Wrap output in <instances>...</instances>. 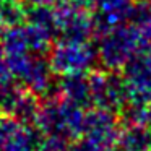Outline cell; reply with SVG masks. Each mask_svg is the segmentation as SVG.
Segmentation results:
<instances>
[{
  "label": "cell",
  "instance_id": "6da1fadb",
  "mask_svg": "<svg viewBox=\"0 0 151 151\" xmlns=\"http://www.w3.org/2000/svg\"><path fill=\"white\" fill-rule=\"evenodd\" d=\"M85 109L52 94L41 101L36 125L46 137L75 141L83 135Z\"/></svg>",
  "mask_w": 151,
  "mask_h": 151
},
{
  "label": "cell",
  "instance_id": "7a4b0ae2",
  "mask_svg": "<svg viewBox=\"0 0 151 151\" xmlns=\"http://www.w3.org/2000/svg\"><path fill=\"white\" fill-rule=\"evenodd\" d=\"M98 63L107 72H122L124 67L143 49H151L143 34L132 23H125L101 34L98 46Z\"/></svg>",
  "mask_w": 151,
  "mask_h": 151
},
{
  "label": "cell",
  "instance_id": "3957f363",
  "mask_svg": "<svg viewBox=\"0 0 151 151\" xmlns=\"http://www.w3.org/2000/svg\"><path fill=\"white\" fill-rule=\"evenodd\" d=\"M8 67L15 83L33 91L39 98H49L55 94L54 70L50 67L49 57L37 54H21L7 57Z\"/></svg>",
  "mask_w": 151,
  "mask_h": 151
},
{
  "label": "cell",
  "instance_id": "277c9868",
  "mask_svg": "<svg viewBox=\"0 0 151 151\" xmlns=\"http://www.w3.org/2000/svg\"><path fill=\"white\" fill-rule=\"evenodd\" d=\"M49 62L59 76L89 73L98 63V49L91 42L55 41L49 52Z\"/></svg>",
  "mask_w": 151,
  "mask_h": 151
},
{
  "label": "cell",
  "instance_id": "5b68a950",
  "mask_svg": "<svg viewBox=\"0 0 151 151\" xmlns=\"http://www.w3.org/2000/svg\"><path fill=\"white\" fill-rule=\"evenodd\" d=\"M93 107L106 109L120 115L128 106V89L122 72L93 70L89 72Z\"/></svg>",
  "mask_w": 151,
  "mask_h": 151
},
{
  "label": "cell",
  "instance_id": "8992f818",
  "mask_svg": "<svg viewBox=\"0 0 151 151\" xmlns=\"http://www.w3.org/2000/svg\"><path fill=\"white\" fill-rule=\"evenodd\" d=\"M55 20L57 41L89 42L96 34L93 15H89L86 8L72 5L65 0L55 5Z\"/></svg>",
  "mask_w": 151,
  "mask_h": 151
},
{
  "label": "cell",
  "instance_id": "52a82bcc",
  "mask_svg": "<svg viewBox=\"0 0 151 151\" xmlns=\"http://www.w3.org/2000/svg\"><path fill=\"white\" fill-rule=\"evenodd\" d=\"M122 130H124V122L119 114L106 109L93 107L85 114L81 137L112 151L117 148Z\"/></svg>",
  "mask_w": 151,
  "mask_h": 151
},
{
  "label": "cell",
  "instance_id": "ba28073f",
  "mask_svg": "<svg viewBox=\"0 0 151 151\" xmlns=\"http://www.w3.org/2000/svg\"><path fill=\"white\" fill-rule=\"evenodd\" d=\"M135 5V0H96L93 15L96 34L101 36L120 24L128 23Z\"/></svg>",
  "mask_w": 151,
  "mask_h": 151
},
{
  "label": "cell",
  "instance_id": "9c48e42d",
  "mask_svg": "<svg viewBox=\"0 0 151 151\" xmlns=\"http://www.w3.org/2000/svg\"><path fill=\"white\" fill-rule=\"evenodd\" d=\"M55 94H59L62 99L80 106L83 109L93 107L89 73L62 75L59 81L55 83Z\"/></svg>",
  "mask_w": 151,
  "mask_h": 151
},
{
  "label": "cell",
  "instance_id": "30bf717a",
  "mask_svg": "<svg viewBox=\"0 0 151 151\" xmlns=\"http://www.w3.org/2000/svg\"><path fill=\"white\" fill-rule=\"evenodd\" d=\"M44 140H46V135L36 124H17V127L8 135L4 151H39Z\"/></svg>",
  "mask_w": 151,
  "mask_h": 151
},
{
  "label": "cell",
  "instance_id": "8fae6325",
  "mask_svg": "<svg viewBox=\"0 0 151 151\" xmlns=\"http://www.w3.org/2000/svg\"><path fill=\"white\" fill-rule=\"evenodd\" d=\"M115 150L151 151V132L143 125H124Z\"/></svg>",
  "mask_w": 151,
  "mask_h": 151
},
{
  "label": "cell",
  "instance_id": "7c38bea8",
  "mask_svg": "<svg viewBox=\"0 0 151 151\" xmlns=\"http://www.w3.org/2000/svg\"><path fill=\"white\" fill-rule=\"evenodd\" d=\"M0 49L4 50L5 57L21 55V54H31L29 44H28V34L24 24L5 28L0 31Z\"/></svg>",
  "mask_w": 151,
  "mask_h": 151
},
{
  "label": "cell",
  "instance_id": "4fadbf2b",
  "mask_svg": "<svg viewBox=\"0 0 151 151\" xmlns=\"http://www.w3.org/2000/svg\"><path fill=\"white\" fill-rule=\"evenodd\" d=\"M24 23L33 24L36 28L52 33L57 39V20H55V5H37L28 7L24 12Z\"/></svg>",
  "mask_w": 151,
  "mask_h": 151
},
{
  "label": "cell",
  "instance_id": "5bb4252c",
  "mask_svg": "<svg viewBox=\"0 0 151 151\" xmlns=\"http://www.w3.org/2000/svg\"><path fill=\"white\" fill-rule=\"evenodd\" d=\"M24 12H26V8L18 0L0 4V31L24 23Z\"/></svg>",
  "mask_w": 151,
  "mask_h": 151
},
{
  "label": "cell",
  "instance_id": "9a60e30c",
  "mask_svg": "<svg viewBox=\"0 0 151 151\" xmlns=\"http://www.w3.org/2000/svg\"><path fill=\"white\" fill-rule=\"evenodd\" d=\"M70 151H109V150H106L104 146H101V145L83 137V138L75 140L70 145Z\"/></svg>",
  "mask_w": 151,
  "mask_h": 151
},
{
  "label": "cell",
  "instance_id": "2e32d148",
  "mask_svg": "<svg viewBox=\"0 0 151 151\" xmlns=\"http://www.w3.org/2000/svg\"><path fill=\"white\" fill-rule=\"evenodd\" d=\"M18 122H15L13 119L10 117H0V151H4V146L8 140V135L12 133L15 127H17Z\"/></svg>",
  "mask_w": 151,
  "mask_h": 151
},
{
  "label": "cell",
  "instance_id": "e0dca14e",
  "mask_svg": "<svg viewBox=\"0 0 151 151\" xmlns=\"http://www.w3.org/2000/svg\"><path fill=\"white\" fill-rule=\"evenodd\" d=\"M39 151H70V141L46 137V140H44Z\"/></svg>",
  "mask_w": 151,
  "mask_h": 151
},
{
  "label": "cell",
  "instance_id": "ac0fdd59",
  "mask_svg": "<svg viewBox=\"0 0 151 151\" xmlns=\"http://www.w3.org/2000/svg\"><path fill=\"white\" fill-rule=\"evenodd\" d=\"M13 76H12V72H10V67H8V62H7V57H5L4 50L0 49V88L8 83H12Z\"/></svg>",
  "mask_w": 151,
  "mask_h": 151
},
{
  "label": "cell",
  "instance_id": "d6986e66",
  "mask_svg": "<svg viewBox=\"0 0 151 151\" xmlns=\"http://www.w3.org/2000/svg\"><path fill=\"white\" fill-rule=\"evenodd\" d=\"M28 7H37V5H57L59 0H21Z\"/></svg>",
  "mask_w": 151,
  "mask_h": 151
},
{
  "label": "cell",
  "instance_id": "ffe728a7",
  "mask_svg": "<svg viewBox=\"0 0 151 151\" xmlns=\"http://www.w3.org/2000/svg\"><path fill=\"white\" fill-rule=\"evenodd\" d=\"M72 5H76V7H81V8H89V7H94L96 0H65Z\"/></svg>",
  "mask_w": 151,
  "mask_h": 151
},
{
  "label": "cell",
  "instance_id": "44dd1931",
  "mask_svg": "<svg viewBox=\"0 0 151 151\" xmlns=\"http://www.w3.org/2000/svg\"><path fill=\"white\" fill-rule=\"evenodd\" d=\"M7 2H17V0H0V4H7Z\"/></svg>",
  "mask_w": 151,
  "mask_h": 151
},
{
  "label": "cell",
  "instance_id": "7402d4cb",
  "mask_svg": "<svg viewBox=\"0 0 151 151\" xmlns=\"http://www.w3.org/2000/svg\"><path fill=\"white\" fill-rule=\"evenodd\" d=\"M146 2H148V4H150V5H151V0H146Z\"/></svg>",
  "mask_w": 151,
  "mask_h": 151
},
{
  "label": "cell",
  "instance_id": "603a6c76",
  "mask_svg": "<svg viewBox=\"0 0 151 151\" xmlns=\"http://www.w3.org/2000/svg\"><path fill=\"white\" fill-rule=\"evenodd\" d=\"M112 151H115V150H112ZM117 151H119V150H117Z\"/></svg>",
  "mask_w": 151,
  "mask_h": 151
},
{
  "label": "cell",
  "instance_id": "cb8c5ba5",
  "mask_svg": "<svg viewBox=\"0 0 151 151\" xmlns=\"http://www.w3.org/2000/svg\"><path fill=\"white\" fill-rule=\"evenodd\" d=\"M0 112H2V109H0Z\"/></svg>",
  "mask_w": 151,
  "mask_h": 151
}]
</instances>
